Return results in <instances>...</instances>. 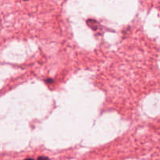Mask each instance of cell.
<instances>
[{"mask_svg": "<svg viewBox=\"0 0 160 160\" xmlns=\"http://www.w3.org/2000/svg\"><path fill=\"white\" fill-rule=\"evenodd\" d=\"M24 1H28V0H24Z\"/></svg>", "mask_w": 160, "mask_h": 160, "instance_id": "obj_3", "label": "cell"}, {"mask_svg": "<svg viewBox=\"0 0 160 160\" xmlns=\"http://www.w3.org/2000/svg\"><path fill=\"white\" fill-rule=\"evenodd\" d=\"M38 159H48V158L45 157V156H40V157H38Z\"/></svg>", "mask_w": 160, "mask_h": 160, "instance_id": "obj_1", "label": "cell"}, {"mask_svg": "<svg viewBox=\"0 0 160 160\" xmlns=\"http://www.w3.org/2000/svg\"><path fill=\"white\" fill-rule=\"evenodd\" d=\"M46 81V82H48V83H52V82H53L52 80H47V81Z\"/></svg>", "mask_w": 160, "mask_h": 160, "instance_id": "obj_2", "label": "cell"}]
</instances>
